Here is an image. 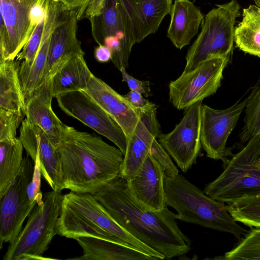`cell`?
Instances as JSON below:
<instances>
[{
  "mask_svg": "<svg viewBox=\"0 0 260 260\" xmlns=\"http://www.w3.org/2000/svg\"><path fill=\"white\" fill-rule=\"evenodd\" d=\"M92 73L88 67L84 55L73 57L66 62L50 80L53 97L67 92L85 91Z\"/></svg>",
  "mask_w": 260,
  "mask_h": 260,
  "instance_id": "25",
  "label": "cell"
},
{
  "mask_svg": "<svg viewBox=\"0 0 260 260\" xmlns=\"http://www.w3.org/2000/svg\"><path fill=\"white\" fill-rule=\"evenodd\" d=\"M23 148L19 138L0 142V199L4 196L21 167Z\"/></svg>",
  "mask_w": 260,
  "mask_h": 260,
  "instance_id": "29",
  "label": "cell"
},
{
  "mask_svg": "<svg viewBox=\"0 0 260 260\" xmlns=\"http://www.w3.org/2000/svg\"><path fill=\"white\" fill-rule=\"evenodd\" d=\"M170 14L167 36L177 48L181 49L198 34L204 16L189 0H175Z\"/></svg>",
  "mask_w": 260,
  "mask_h": 260,
  "instance_id": "23",
  "label": "cell"
},
{
  "mask_svg": "<svg viewBox=\"0 0 260 260\" xmlns=\"http://www.w3.org/2000/svg\"><path fill=\"white\" fill-rule=\"evenodd\" d=\"M164 172L149 152L135 176L126 180L134 199L144 208L159 211L167 207Z\"/></svg>",
  "mask_w": 260,
  "mask_h": 260,
  "instance_id": "18",
  "label": "cell"
},
{
  "mask_svg": "<svg viewBox=\"0 0 260 260\" xmlns=\"http://www.w3.org/2000/svg\"><path fill=\"white\" fill-rule=\"evenodd\" d=\"M202 101L185 110L183 116L174 129L167 134H160L157 141L185 173L201 154V125Z\"/></svg>",
  "mask_w": 260,
  "mask_h": 260,
  "instance_id": "11",
  "label": "cell"
},
{
  "mask_svg": "<svg viewBox=\"0 0 260 260\" xmlns=\"http://www.w3.org/2000/svg\"><path fill=\"white\" fill-rule=\"evenodd\" d=\"M93 195L120 225L165 259L190 250L191 242L179 229L176 214L167 207L156 211L144 208L132 196L124 179L118 177Z\"/></svg>",
  "mask_w": 260,
  "mask_h": 260,
  "instance_id": "1",
  "label": "cell"
},
{
  "mask_svg": "<svg viewBox=\"0 0 260 260\" xmlns=\"http://www.w3.org/2000/svg\"><path fill=\"white\" fill-rule=\"evenodd\" d=\"M227 209L236 222L251 228H260V193L227 204Z\"/></svg>",
  "mask_w": 260,
  "mask_h": 260,
  "instance_id": "30",
  "label": "cell"
},
{
  "mask_svg": "<svg viewBox=\"0 0 260 260\" xmlns=\"http://www.w3.org/2000/svg\"><path fill=\"white\" fill-rule=\"evenodd\" d=\"M202 22L201 31L188 50L182 73L190 72L209 57H230L234 42V25L240 15L236 0L216 5Z\"/></svg>",
  "mask_w": 260,
  "mask_h": 260,
  "instance_id": "6",
  "label": "cell"
},
{
  "mask_svg": "<svg viewBox=\"0 0 260 260\" xmlns=\"http://www.w3.org/2000/svg\"><path fill=\"white\" fill-rule=\"evenodd\" d=\"M246 102V99L242 101L239 100L223 110H217L203 105L201 142L207 157L225 161L228 138L237 124Z\"/></svg>",
  "mask_w": 260,
  "mask_h": 260,
  "instance_id": "13",
  "label": "cell"
},
{
  "mask_svg": "<svg viewBox=\"0 0 260 260\" xmlns=\"http://www.w3.org/2000/svg\"><path fill=\"white\" fill-rule=\"evenodd\" d=\"M34 169L35 162L26 154L19 172L0 199L1 249L4 243H10L17 237L36 204L30 202L27 191Z\"/></svg>",
  "mask_w": 260,
  "mask_h": 260,
  "instance_id": "8",
  "label": "cell"
},
{
  "mask_svg": "<svg viewBox=\"0 0 260 260\" xmlns=\"http://www.w3.org/2000/svg\"><path fill=\"white\" fill-rule=\"evenodd\" d=\"M19 138L34 162L38 151L42 176L52 190L61 191L62 181L56 149L45 132L25 118L21 124Z\"/></svg>",
  "mask_w": 260,
  "mask_h": 260,
  "instance_id": "17",
  "label": "cell"
},
{
  "mask_svg": "<svg viewBox=\"0 0 260 260\" xmlns=\"http://www.w3.org/2000/svg\"><path fill=\"white\" fill-rule=\"evenodd\" d=\"M46 1L38 0L31 8L30 19L32 26L35 27L45 19Z\"/></svg>",
  "mask_w": 260,
  "mask_h": 260,
  "instance_id": "38",
  "label": "cell"
},
{
  "mask_svg": "<svg viewBox=\"0 0 260 260\" xmlns=\"http://www.w3.org/2000/svg\"><path fill=\"white\" fill-rule=\"evenodd\" d=\"M17 59L0 62V108L24 111L25 98L19 77Z\"/></svg>",
  "mask_w": 260,
  "mask_h": 260,
  "instance_id": "27",
  "label": "cell"
},
{
  "mask_svg": "<svg viewBox=\"0 0 260 260\" xmlns=\"http://www.w3.org/2000/svg\"><path fill=\"white\" fill-rule=\"evenodd\" d=\"M25 116L24 111H11L0 108V142L15 139L17 129Z\"/></svg>",
  "mask_w": 260,
  "mask_h": 260,
  "instance_id": "33",
  "label": "cell"
},
{
  "mask_svg": "<svg viewBox=\"0 0 260 260\" xmlns=\"http://www.w3.org/2000/svg\"><path fill=\"white\" fill-rule=\"evenodd\" d=\"M62 12L57 4L50 3L46 6L41 44L36 58L29 67H19V77L25 99L43 83L51 35L61 19Z\"/></svg>",
  "mask_w": 260,
  "mask_h": 260,
  "instance_id": "22",
  "label": "cell"
},
{
  "mask_svg": "<svg viewBox=\"0 0 260 260\" xmlns=\"http://www.w3.org/2000/svg\"><path fill=\"white\" fill-rule=\"evenodd\" d=\"M78 12L66 9L50 38L43 82L50 81L55 73L74 57L84 55L77 37Z\"/></svg>",
  "mask_w": 260,
  "mask_h": 260,
  "instance_id": "16",
  "label": "cell"
},
{
  "mask_svg": "<svg viewBox=\"0 0 260 260\" xmlns=\"http://www.w3.org/2000/svg\"><path fill=\"white\" fill-rule=\"evenodd\" d=\"M234 42L243 52L260 57V8L243 9L242 21L235 27Z\"/></svg>",
  "mask_w": 260,
  "mask_h": 260,
  "instance_id": "28",
  "label": "cell"
},
{
  "mask_svg": "<svg viewBox=\"0 0 260 260\" xmlns=\"http://www.w3.org/2000/svg\"><path fill=\"white\" fill-rule=\"evenodd\" d=\"M230 59L211 57L192 71L182 73L169 85V102L177 109L182 110L213 95L221 85Z\"/></svg>",
  "mask_w": 260,
  "mask_h": 260,
  "instance_id": "7",
  "label": "cell"
},
{
  "mask_svg": "<svg viewBox=\"0 0 260 260\" xmlns=\"http://www.w3.org/2000/svg\"><path fill=\"white\" fill-rule=\"evenodd\" d=\"M94 56L100 62H107L111 60L112 52L110 48L104 45H100L94 51Z\"/></svg>",
  "mask_w": 260,
  "mask_h": 260,
  "instance_id": "41",
  "label": "cell"
},
{
  "mask_svg": "<svg viewBox=\"0 0 260 260\" xmlns=\"http://www.w3.org/2000/svg\"><path fill=\"white\" fill-rule=\"evenodd\" d=\"M119 71L121 72L122 81L127 83L129 89L144 94L146 98L151 96V92L149 81L138 80L130 75L126 71L124 67L121 68Z\"/></svg>",
  "mask_w": 260,
  "mask_h": 260,
  "instance_id": "37",
  "label": "cell"
},
{
  "mask_svg": "<svg viewBox=\"0 0 260 260\" xmlns=\"http://www.w3.org/2000/svg\"><path fill=\"white\" fill-rule=\"evenodd\" d=\"M56 99L64 113L109 139L124 155L127 138L124 131L87 92L72 91L60 94Z\"/></svg>",
  "mask_w": 260,
  "mask_h": 260,
  "instance_id": "10",
  "label": "cell"
},
{
  "mask_svg": "<svg viewBox=\"0 0 260 260\" xmlns=\"http://www.w3.org/2000/svg\"><path fill=\"white\" fill-rule=\"evenodd\" d=\"M57 232L58 235L67 238L95 237L133 248L125 241L83 218L63 204L58 220Z\"/></svg>",
  "mask_w": 260,
  "mask_h": 260,
  "instance_id": "26",
  "label": "cell"
},
{
  "mask_svg": "<svg viewBox=\"0 0 260 260\" xmlns=\"http://www.w3.org/2000/svg\"><path fill=\"white\" fill-rule=\"evenodd\" d=\"M257 165L260 168V156L257 161Z\"/></svg>",
  "mask_w": 260,
  "mask_h": 260,
  "instance_id": "43",
  "label": "cell"
},
{
  "mask_svg": "<svg viewBox=\"0 0 260 260\" xmlns=\"http://www.w3.org/2000/svg\"><path fill=\"white\" fill-rule=\"evenodd\" d=\"M64 195L54 190L43 194L37 202L23 229L9 243L4 260L46 259L43 257L54 236Z\"/></svg>",
  "mask_w": 260,
  "mask_h": 260,
  "instance_id": "4",
  "label": "cell"
},
{
  "mask_svg": "<svg viewBox=\"0 0 260 260\" xmlns=\"http://www.w3.org/2000/svg\"><path fill=\"white\" fill-rule=\"evenodd\" d=\"M44 22L45 19L36 26L28 41L17 55L16 59L22 60L20 67H29L34 61L41 44Z\"/></svg>",
  "mask_w": 260,
  "mask_h": 260,
  "instance_id": "34",
  "label": "cell"
},
{
  "mask_svg": "<svg viewBox=\"0 0 260 260\" xmlns=\"http://www.w3.org/2000/svg\"><path fill=\"white\" fill-rule=\"evenodd\" d=\"M61 3L69 10H76L78 12V18H82L86 8L91 0H54Z\"/></svg>",
  "mask_w": 260,
  "mask_h": 260,
  "instance_id": "39",
  "label": "cell"
},
{
  "mask_svg": "<svg viewBox=\"0 0 260 260\" xmlns=\"http://www.w3.org/2000/svg\"><path fill=\"white\" fill-rule=\"evenodd\" d=\"M83 255L68 258L77 260H152L155 258L136 249L107 240L92 237L75 239Z\"/></svg>",
  "mask_w": 260,
  "mask_h": 260,
  "instance_id": "24",
  "label": "cell"
},
{
  "mask_svg": "<svg viewBox=\"0 0 260 260\" xmlns=\"http://www.w3.org/2000/svg\"><path fill=\"white\" fill-rule=\"evenodd\" d=\"M91 23L93 38L99 45H104L108 37L118 38L122 43L121 63L128 67L129 57L136 43L129 20L122 0H91L82 18Z\"/></svg>",
  "mask_w": 260,
  "mask_h": 260,
  "instance_id": "9",
  "label": "cell"
},
{
  "mask_svg": "<svg viewBox=\"0 0 260 260\" xmlns=\"http://www.w3.org/2000/svg\"><path fill=\"white\" fill-rule=\"evenodd\" d=\"M38 0H1L0 62L14 60L30 37L35 27L30 19Z\"/></svg>",
  "mask_w": 260,
  "mask_h": 260,
  "instance_id": "12",
  "label": "cell"
},
{
  "mask_svg": "<svg viewBox=\"0 0 260 260\" xmlns=\"http://www.w3.org/2000/svg\"><path fill=\"white\" fill-rule=\"evenodd\" d=\"M244 109V125L239 134L243 143L260 135V82L255 84L246 98Z\"/></svg>",
  "mask_w": 260,
  "mask_h": 260,
  "instance_id": "32",
  "label": "cell"
},
{
  "mask_svg": "<svg viewBox=\"0 0 260 260\" xmlns=\"http://www.w3.org/2000/svg\"><path fill=\"white\" fill-rule=\"evenodd\" d=\"M119 124L127 140L134 133L142 109L133 106L107 83L92 74L85 91Z\"/></svg>",
  "mask_w": 260,
  "mask_h": 260,
  "instance_id": "19",
  "label": "cell"
},
{
  "mask_svg": "<svg viewBox=\"0 0 260 260\" xmlns=\"http://www.w3.org/2000/svg\"><path fill=\"white\" fill-rule=\"evenodd\" d=\"M124 96L133 106L138 108H144L151 103L148 100L145 99L141 93L132 90L128 92Z\"/></svg>",
  "mask_w": 260,
  "mask_h": 260,
  "instance_id": "40",
  "label": "cell"
},
{
  "mask_svg": "<svg viewBox=\"0 0 260 260\" xmlns=\"http://www.w3.org/2000/svg\"><path fill=\"white\" fill-rule=\"evenodd\" d=\"M150 153L163 168L165 177H172L179 174L177 167L157 139L154 140Z\"/></svg>",
  "mask_w": 260,
  "mask_h": 260,
  "instance_id": "35",
  "label": "cell"
},
{
  "mask_svg": "<svg viewBox=\"0 0 260 260\" xmlns=\"http://www.w3.org/2000/svg\"><path fill=\"white\" fill-rule=\"evenodd\" d=\"M157 106L153 103L142 109L139 122L127 146L120 167L119 177L126 180L134 177L149 152L152 143L160 133Z\"/></svg>",
  "mask_w": 260,
  "mask_h": 260,
  "instance_id": "15",
  "label": "cell"
},
{
  "mask_svg": "<svg viewBox=\"0 0 260 260\" xmlns=\"http://www.w3.org/2000/svg\"><path fill=\"white\" fill-rule=\"evenodd\" d=\"M122 1L136 43L157 30L172 6V0Z\"/></svg>",
  "mask_w": 260,
  "mask_h": 260,
  "instance_id": "21",
  "label": "cell"
},
{
  "mask_svg": "<svg viewBox=\"0 0 260 260\" xmlns=\"http://www.w3.org/2000/svg\"><path fill=\"white\" fill-rule=\"evenodd\" d=\"M56 152L63 189L92 194L119 177L124 157L101 137L65 124Z\"/></svg>",
  "mask_w": 260,
  "mask_h": 260,
  "instance_id": "2",
  "label": "cell"
},
{
  "mask_svg": "<svg viewBox=\"0 0 260 260\" xmlns=\"http://www.w3.org/2000/svg\"><path fill=\"white\" fill-rule=\"evenodd\" d=\"M42 174L40 168L39 154L37 150L36 160L35 162V169L32 179L28 185L27 193L32 203H37L42 200L43 193L41 191Z\"/></svg>",
  "mask_w": 260,
  "mask_h": 260,
  "instance_id": "36",
  "label": "cell"
},
{
  "mask_svg": "<svg viewBox=\"0 0 260 260\" xmlns=\"http://www.w3.org/2000/svg\"><path fill=\"white\" fill-rule=\"evenodd\" d=\"M167 206L177 212V219L230 233L238 240L247 231L235 221L224 203L201 191L182 175L164 178Z\"/></svg>",
  "mask_w": 260,
  "mask_h": 260,
  "instance_id": "3",
  "label": "cell"
},
{
  "mask_svg": "<svg viewBox=\"0 0 260 260\" xmlns=\"http://www.w3.org/2000/svg\"><path fill=\"white\" fill-rule=\"evenodd\" d=\"M213 259L260 260V228H251L239 240L236 245L223 255Z\"/></svg>",
  "mask_w": 260,
  "mask_h": 260,
  "instance_id": "31",
  "label": "cell"
},
{
  "mask_svg": "<svg viewBox=\"0 0 260 260\" xmlns=\"http://www.w3.org/2000/svg\"><path fill=\"white\" fill-rule=\"evenodd\" d=\"M62 204L95 226L125 241L133 248L155 259H165L162 255L135 238L120 225L93 194L70 191L64 195Z\"/></svg>",
  "mask_w": 260,
  "mask_h": 260,
  "instance_id": "14",
  "label": "cell"
},
{
  "mask_svg": "<svg viewBox=\"0 0 260 260\" xmlns=\"http://www.w3.org/2000/svg\"><path fill=\"white\" fill-rule=\"evenodd\" d=\"M259 156L260 135H257L228 161L222 173L206 185L203 192L227 204L260 193Z\"/></svg>",
  "mask_w": 260,
  "mask_h": 260,
  "instance_id": "5",
  "label": "cell"
},
{
  "mask_svg": "<svg viewBox=\"0 0 260 260\" xmlns=\"http://www.w3.org/2000/svg\"><path fill=\"white\" fill-rule=\"evenodd\" d=\"M255 5L260 8V0H253Z\"/></svg>",
  "mask_w": 260,
  "mask_h": 260,
  "instance_id": "42",
  "label": "cell"
},
{
  "mask_svg": "<svg viewBox=\"0 0 260 260\" xmlns=\"http://www.w3.org/2000/svg\"><path fill=\"white\" fill-rule=\"evenodd\" d=\"M53 98L50 80L42 84L25 99L26 119L40 127L56 149L62 137L63 123L54 113L51 106Z\"/></svg>",
  "mask_w": 260,
  "mask_h": 260,
  "instance_id": "20",
  "label": "cell"
}]
</instances>
